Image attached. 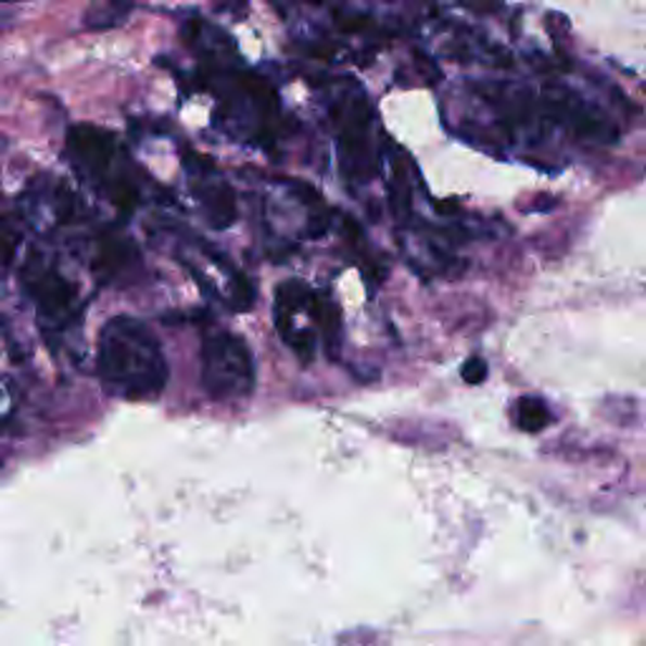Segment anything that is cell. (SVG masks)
Returning a JSON list of instances; mask_svg holds the SVG:
<instances>
[{
  "label": "cell",
  "instance_id": "ba28073f",
  "mask_svg": "<svg viewBox=\"0 0 646 646\" xmlns=\"http://www.w3.org/2000/svg\"><path fill=\"white\" fill-rule=\"evenodd\" d=\"M131 11H135V0H91L84 13V28L114 30L129 21Z\"/></svg>",
  "mask_w": 646,
  "mask_h": 646
},
{
  "label": "cell",
  "instance_id": "9c48e42d",
  "mask_svg": "<svg viewBox=\"0 0 646 646\" xmlns=\"http://www.w3.org/2000/svg\"><path fill=\"white\" fill-rule=\"evenodd\" d=\"M516 422L525 432H541L554 422V417H550L548 404L539 396H523L516 407Z\"/></svg>",
  "mask_w": 646,
  "mask_h": 646
},
{
  "label": "cell",
  "instance_id": "8fae6325",
  "mask_svg": "<svg viewBox=\"0 0 646 646\" xmlns=\"http://www.w3.org/2000/svg\"><path fill=\"white\" fill-rule=\"evenodd\" d=\"M392 210L394 215H409L411 213V194H409V185L407 177H404L402 167H394V185H392Z\"/></svg>",
  "mask_w": 646,
  "mask_h": 646
},
{
  "label": "cell",
  "instance_id": "52a82bcc",
  "mask_svg": "<svg viewBox=\"0 0 646 646\" xmlns=\"http://www.w3.org/2000/svg\"><path fill=\"white\" fill-rule=\"evenodd\" d=\"M198 198L202 205H205L207 223L213 225L215 230H228L230 225L238 220V200L230 185L225 182L202 185L198 190Z\"/></svg>",
  "mask_w": 646,
  "mask_h": 646
},
{
  "label": "cell",
  "instance_id": "7a4b0ae2",
  "mask_svg": "<svg viewBox=\"0 0 646 646\" xmlns=\"http://www.w3.org/2000/svg\"><path fill=\"white\" fill-rule=\"evenodd\" d=\"M200 381L217 402L245 400L255 389V362L251 346L236 333L210 329L200 346Z\"/></svg>",
  "mask_w": 646,
  "mask_h": 646
},
{
  "label": "cell",
  "instance_id": "7c38bea8",
  "mask_svg": "<svg viewBox=\"0 0 646 646\" xmlns=\"http://www.w3.org/2000/svg\"><path fill=\"white\" fill-rule=\"evenodd\" d=\"M463 379L467 384H482L487 379V364L480 356H472L463 364Z\"/></svg>",
  "mask_w": 646,
  "mask_h": 646
},
{
  "label": "cell",
  "instance_id": "30bf717a",
  "mask_svg": "<svg viewBox=\"0 0 646 646\" xmlns=\"http://www.w3.org/2000/svg\"><path fill=\"white\" fill-rule=\"evenodd\" d=\"M311 293L306 283H301V280H288V283L278 286V293H276V316H288L293 318V314L303 306H308L311 303Z\"/></svg>",
  "mask_w": 646,
  "mask_h": 646
},
{
  "label": "cell",
  "instance_id": "5bb4252c",
  "mask_svg": "<svg viewBox=\"0 0 646 646\" xmlns=\"http://www.w3.org/2000/svg\"><path fill=\"white\" fill-rule=\"evenodd\" d=\"M0 3H23V0H0Z\"/></svg>",
  "mask_w": 646,
  "mask_h": 646
},
{
  "label": "cell",
  "instance_id": "4fadbf2b",
  "mask_svg": "<svg viewBox=\"0 0 646 646\" xmlns=\"http://www.w3.org/2000/svg\"><path fill=\"white\" fill-rule=\"evenodd\" d=\"M8 261V243L3 238V220H0V263Z\"/></svg>",
  "mask_w": 646,
  "mask_h": 646
},
{
  "label": "cell",
  "instance_id": "5b68a950",
  "mask_svg": "<svg viewBox=\"0 0 646 646\" xmlns=\"http://www.w3.org/2000/svg\"><path fill=\"white\" fill-rule=\"evenodd\" d=\"M344 114H337L339 119V154L341 167L349 180L367 182L371 180L377 162H373L371 142H369V112L367 99H354L341 109Z\"/></svg>",
  "mask_w": 646,
  "mask_h": 646
},
{
  "label": "cell",
  "instance_id": "3957f363",
  "mask_svg": "<svg viewBox=\"0 0 646 646\" xmlns=\"http://www.w3.org/2000/svg\"><path fill=\"white\" fill-rule=\"evenodd\" d=\"M68 160L79 173L99 185L109 194V200L124 213H131L139 205V190L127 175H114L116 139L112 131L91 127V124H76L66 137Z\"/></svg>",
  "mask_w": 646,
  "mask_h": 646
},
{
  "label": "cell",
  "instance_id": "277c9868",
  "mask_svg": "<svg viewBox=\"0 0 646 646\" xmlns=\"http://www.w3.org/2000/svg\"><path fill=\"white\" fill-rule=\"evenodd\" d=\"M26 283L34 295L43 329H66L76 318V286L41 261L28 263Z\"/></svg>",
  "mask_w": 646,
  "mask_h": 646
},
{
  "label": "cell",
  "instance_id": "8992f818",
  "mask_svg": "<svg viewBox=\"0 0 646 646\" xmlns=\"http://www.w3.org/2000/svg\"><path fill=\"white\" fill-rule=\"evenodd\" d=\"M139 268L137 245L127 238L109 236L101 240L93 270L104 283H122L124 276H131Z\"/></svg>",
  "mask_w": 646,
  "mask_h": 646
},
{
  "label": "cell",
  "instance_id": "6da1fadb",
  "mask_svg": "<svg viewBox=\"0 0 646 646\" xmlns=\"http://www.w3.org/2000/svg\"><path fill=\"white\" fill-rule=\"evenodd\" d=\"M97 371L106 392L129 402L157 400L169 379L160 339L135 316H114L101 326Z\"/></svg>",
  "mask_w": 646,
  "mask_h": 646
}]
</instances>
